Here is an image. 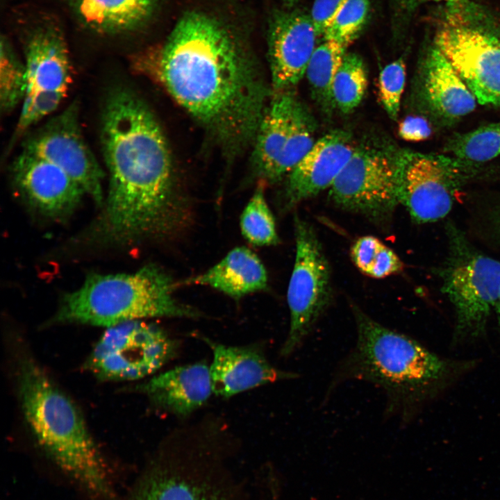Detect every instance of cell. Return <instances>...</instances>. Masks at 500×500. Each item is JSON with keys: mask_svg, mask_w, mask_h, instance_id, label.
Returning <instances> with one entry per match:
<instances>
[{"mask_svg": "<svg viewBox=\"0 0 500 500\" xmlns=\"http://www.w3.org/2000/svg\"><path fill=\"white\" fill-rule=\"evenodd\" d=\"M384 244L372 235L362 236L353 243L351 257L356 267L368 276Z\"/></svg>", "mask_w": 500, "mask_h": 500, "instance_id": "obj_33", "label": "cell"}, {"mask_svg": "<svg viewBox=\"0 0 500 500\" xmlns=\"http://www.w3.org/2000/svg\"><path fill=\"white\" fill-rule=\"evenodd\" d=\"M176 439V438H175ZM172 440L169 461L145 483L136 500H235L233 479L211 457L208 440Z\"/></svg>", "mask_w": 500, "mask_h": 500, "instance_id": "obj_9", "label": "cell"}, {"mask_svg": "<svg viewBox=\"0 0 500 500\" xmlns=\"http://www.w3.org/2000/svg\"><path fill=\"white\" fill-rule=\"evenodd\" d=\"M399 133L401 138L406 140L419 141L429 136L431 128L424 118L408 117L400 124Z\"/></svg>", "mask_w": 500, "mask_h": 500, "instance_id": "obj_36", "label": "cell"}, {"mask_svg": "<svg viewBox=\"0 0 500 500\" xmlns=\"http://www.w3.org/2000/svg\"><path fill=\"white\" fill-rule=\"evenodd\" d=\"M398 152L372 147H356L331 187L339 207L382 223L399 203Z\"/></svg>", "mask_w": 500, "mask_h": 500, "instance_id": "obj_11", "label": "cell"}, {"mask_svg": "<svg viewBox=\"0 0 500 500\" xmlns=\"http://www.w3.org/2000/svg\"><path fill=\"white\" fill-rule=\"evenodd\" d=\"M449 230L442 290L454 307L457 335L476 337L483 332L500 294V262L474 249L455 228Z\"/></svg>", "mask_w": 500, "mask_h": 500, "instance_id": "obj_7", "label": "cell"}, {"mask_svg": "<svg viewBox=\"0 0 500 500\" xmlns=\"http://www.w3.org/2000/svg\"><path fill=\"white\" fill-rule=\"evenodd\" d=\"M403 265L393 250L384 244L368 276L383 278L402 271Z\"/></svg>", "mask_w": 500, "mask_h": 500, "instance_id": "obj_35", "label": "cell"}, {"mask_svg": "<svg viewBox=\"0 0 500 500\" xmlns=\"http://www.w3.org/2000/svg\"><path fill=\"white\" fill-rule=\"evenodd\" d=\"M10 172L18 192L32 207L49 218L69 216L85 194L60 167L24 151L14 159Z\"/></svg>", "mask_w": 500, "mask_h": 500, "instance_id": "obj_15", "label": "cell"}, {"mask_svg": "<svg viewBox=\"0 0 500 500\" xmlns=\"http://www.w3.org/2000/svg\"><path fill=\"white\" fill-rule=\"evenodd\" d=\"M369 9V0H347L324 31L322 39L335 40L349 46L365 26Z\"/></svg>", "mask_w": 500, "mask_h": 500, "instance_id": "obj_31", "label": "cell"}, {"mask_svg": "<svg viewBox=\"0 0 500 500\" xmlns=\"http://www.w3.org/2000/svg\"><path fill=\"white\" fill-rule=\"evenodd\" d=\"M447 151L466 162H483L500 156V122L458 134L447 144Z\"/></svg>", "mask_w": 500, "mask_h": 500, "instance_id": "obj_26", "label": "cell"}, {"mask_svg": "<svg viewBox=\"0 0 500 500\" xmlns=\"http://www.w3.org/2000/svg\"><path fill=\"white\" fill-rule=\"evenodd\" d=\"M244 238L251 244H276L278 237L275 221L266 201L263 188L259 185L245 206L240 220Z\"/></svg>", "mask_w": 500, "mask_h": 500, "instance_id": "obj_28", "label": "cell"}, {"mask_svg": "<svg viewBox=\"0 0 500 500\" xmlns=\"http://www.w3.org/2000/svg\"><path fill=\"white\" fill-rule=\"evenodd\" d=\"M177 350L176 341L160 326L131 320L107 328L87 367L101 379L135 381L158 371Z\"/></svg>", "mask_w": 500, "mask_h": 500, "instance_id": "obj_10", "label": "cell"}, {"mask_svg": "<svg viewBox=\"0 0 500 500\" xmlns=\"http://www.w3.org/2000/svg\"><path fill=\"white\" fill-rule=\"evenodd\" d=\"M347 0H315L310 17L318 37L324 31Z\"/></svg>", "mask_w": 500, "mask_h": 500, "instance_id": "obj_34", "label": "cell"}, {"mask_svg": "<svg viewBox=\"0 0 500 500\" xmlns=\"http://www.w3.org/2000/svg\"><path fill=\"white\" fill-rule=\"evenodd\" d=\"M17 378L23 414L40 444L85 488L111 496L104 460L75 404L31 358L19 360Z\"/></svg>", "mask_w": 500, "mask_h": 500, "instance_id": "obj_4", "label": "cell"}, {"mask_svg": "<svg viewBox=\"0 0 500 500\" xmlns=\"http://www.w3.org/2000/svg\"><path fill=\"white\" fill-rule=\"evenodd\" d=\"M176 286L154 264L132 274H90L62 297L53 322L108 328L148 317H199L197 310L174 298Z\"/></svg>", "mask_w": 500, "mask_h": 500, "instance_id": "obj_5", "label": "cell"}, {"mask_svg": "<svg viewBox=\"0 0 500 500\" xmlns=\"http://www.w3.org/2000/svg\"><path fill=\"white\" fill-rule=\"evenodd\" d=\"M367 83V72L361 57L347 53L331 83L333 106L344 114L353 111L361 103Z\"/></svg>", "mask_w": 500, "mask_h": 500, "instance_id": "obj_25", "label": "cell"}, {"mask_svg": "<svg viewBox=\"0 0 500 500\" xmlns=\"http://www.w3.org/2000/svg\"><path fill=\"white\" fill-rule=\"evenodd\" d=\"M67 93L42 92L24 97L15 131L7 149L10 151L33 126L52 114L61 104Z\"/></svg>", "mask_w": 500, "mask_h": 500, "instance_id": "obj_30", "label": "cell"}, {"mask_svg": "<svg viewBox=\"0 0 500 500\" xmlns=\"http://www.w3.org/2000/svg\"><path fill=\"white\" fill-rule=\"evenodd\" d=\"M294 235L296 256L287 294L290 323L280 350L283 357L300 348L333 297L330 266L315 229L296 216Z\"/></svg>", "mask_w": 500, "mask_h": 500, "instance_id": "obj_8", "label": "cell"}, {"mask_svg": "<svg viewBox=\"0 0 500 500\" xmlns=\"http://www.w3.org/2000/svg\"><path fill=\"white\" fill-rule=\"evenodd\" d=\"M422 72V94L435 115L446 120H455L475 109V96L433 44L424 59Z\"/></svg>", "mask_w": 500, "mask_h": 500, "instance_id": "obj_20", "label": "cell"}, {"mask_svg": "<svg viewBox=\"0 0 500 500\" xmlns=\"http://www.w3.org/2000/svg\"><path fill=\"white\" fill-rule=\"evenodd\" d=\"M24 137L22 151L58 166L103 205L104 174L83 137L77 101Z\"/></svg>", "mask_w": 500, "mask_h": 500, "instance_id": "obj_12", "label": "cell"}, {"mask_svg": "<svg viewBox=\"0 0 500 500\" xmlns=\"http://www.w3.org/2000/svg\"><path fill=\"white\" fill-rule=\"evenodd\" d=\"M494 310H495V312L497 314L498 324H499V326L500 328V294H499V296L496 302Z\"/></svg>", "mask_w": 500, "mask_h": 500, "instance_id": "obj_38", "label": "cell"}, {"mask_svg": "<svg viewBox=\"0 0 500 500\" xmlns=\"http://www.w3.org/2000/svg\"><path fill=\"white\" fill-rule=\"evenodd\" d=\"M353 347L339 362L325 394L341 383L362 381L383 391L384 415L406 422L444 383L449 362L406 335L378 323L356 305Z\"/></svg>", "mask_w": 500, "mask_h": 500, "instance_id": "obj_3", "label": "cell"}, {"mask_svg": "<svg viewBox=\"0 0 500 500\" xmlns=\"http://www.w3.org/2000/svg\"><path fill=\"white\" fill-rule=\"evenodd\" d=\"M26 89L24 62L15 54L6 40L1 42L0 106L2 113H9L22 102Z\"/></svg>", "mask_w": 500, "mask_h": 500, "instance_id": "obj_29", "label": "cell"}, {"mask_svg": "<svg viewBox=\"0 0 500 500\" xmlns=\"http://www.w3.org/2000/svg\"><path fill=\"white\" fill-rule=\"evenodd\" d=\"M350 135L333 131L317 140L311 149L288 174L285 186V206L317 195L331 188L353 153Z\"/></svg>", "mask_w": 500, "mask_h": 500, "instance_id": "obj_17", "label": "cell"}, {"mask_svg": "<svg viewBox=\"0 0 500 500\" xmlns=\"http://www.w3.org/2000/svg\"><path fill=\"white\" fill-rule=\"evenodd\" d=\"M397 11L407 14L413 12L418 6L429 1H445L451 6L458 5L466 0H392Z\"/></svg>", "mask_w": 500, "mask_h": 500, "instance_id": "obj_37", "label": "cell"}, {"mask_svg": "<svg viewBox=\"0 0 500 500\" xmlns=\"http://www.w3.org/2000/svg\"><path fill=\"white\" fill-rule=\"evenodd\" d=\"M315 122L306 106L297 99L292 112L290 136L278 169V180L288 174L315 143Z\"/></svg>", "mask_w": 500, "mask_h": 500, "instance_id": "obj_27", "label": "cell"}, {"mask_svg": "<svg viewBox=\"0 0 500 500\" xmlns=\"http://www.w3.org/2000/svg\"><path fill=\"white\" fill-rule=\"evenodd\" d=\"M138 389L156 408L178 417L190 415L213 393L210 367L205 362L171 369L153 376Z\"/></svg>", "mask_w": 500, "mask_h": 500, "instance_id": "obj_18", "label": "cell"}, {"mask_svg": "<svg viewBox=\"0 0 500 500\" xmlns=\"http://www.w3.org/2000/svg\"><path fill=\"white\" fill-rule=\"evenodd\" d=\"M132 67L160 83L228 151L253 142L269 90L244 46L215 18L185 14Z\"/></svg>", "mask_w": 500, "mask_h": 500, "instance_id": "obj_1", "label": "cell"}, {"mask_svg": "<svg viewBox=\"0 0 500 500\" xmlns=\"http://www.w3.org/2000/svg\"><path fill=\"white\" fill-rule=\"evenodd\" d=\"M399 203L417 222H435L451 210L463 180L462 165L441 155L398 151Z\"/></svg>", "mask_w": 500, "mask_h": 500, "instance_id": "obj_13", "label": "cell"}, {"mask_svg": "<svg viewBox=\"0 0 500 500\" xmlns=\"http://www.w3.org/2000/svg\"><path fill=\"white\" fill-rule=\"evenodd\" d=\"M213 353L210 367L213 393L228 399L252 388L299 374L273 366L256 346H226L204 338Z\"/></svg>", "mask_w": 500, "mask_h": 500, "instance_id": "obj_16", "label": "cell"}, {"mask_svg": "<svg viewBox=\"0 0 500 500\" xmlns=\"http://www.w3.org/2000/svg\"><path fill=\"white\" fill-rule=\"evenodd\" d=\"M267 283L263 264L244 247L234 248L206 272L185 281L210 287L235 299L265 290Z\"/></svg>", "mask_w": 500, "mask_h": 500, "instance_id": "obj_22", "label": "cell"}, {"mask_svg": "<svg viewBox=\"0 0 500 500\" xmlns=\"http://www.w3.org/2000/svg\"><path fill=\"white\" fill-rule=\"evenodd\" d=\"M100 136L109 187L90 236L126 244L181 231L190 211L176 188L167 141L149 106L127 85L106 95Z\"/></svg>", "mask_w": 500, "mask_h": 500, "instance_id": "obj_2", "label": "cell"}, {"mask_svg": "<svg viewBox=\"0 0 500 500\" xmlns=\"http://www.w3.org/2000/svg\"><path fill=\"white\" fill-rule=\"evenodd\" d=\"M317 35L311 17L300 10L278 11L268 32V60L273 91L292 90L304 76Z\"/></svg>", "mask_w": 500, "mask_h": 500, "instance_id": "obj_14", "label": "cell"}, {"mask_svg": "<svg viewBox=\"0 0 500 500\" xmlns=\"http://www.w3.org/2000/svg\"><path fill=\"white\" fill-rule=\"evenodd\" d=\"M497 228L498 233L500 236V215L498 216V218H497Z\"/></svg>", "mask_w": 500, "mask_h": 500, "instance_id": "obj_40", "label": "cell"}, {"mask_svg": "<svg viewBox=\"0 0 500 500\" xmlns=\"http://www.w3.org/2000/svg\"><path fill=\"white\" fill-rule=\"evenodd\" d=\"M348 45L331 39H322L310 59L306 74L312 92L324 108L333 106L331 87L333 76L346 55Z\"/></svg>", "mask_w": 500, "mask_h": 500, "instance_id": "obj_24", "label": "cell"}, {"mask_svg": "<svg viewBox=\"0 0 500 500\" xmlns=\"http://www.w3.org/2000/svg\"><path fill=\"white\" fill-rule=\"evenodd\" d=\"M24 50V97L42 92L67 94L72 82V67L61 33L54 28H40L30 35Z\"/></svg>", "mask_w": 500, "mask_h": 500, "instance_id": "obj_19", "label": "cell"}, {"mask_svg": "<svg viewBox=\"0 0 500 500\" xmlns=\"http://www.w3.org/2000/svg\"><path fill=\"white\" fill-rule=\"evenodd\" d=\"M406 74L405 62L400 58L387 65L379 75V99L388 115L394 120L398 117Z\"/></svg>", "mask_w": 500, "mask_h": 500, "instance_id": "obj_32", "label": "cell"}, {"mask_svg": "<svg viewBox=\"0 0 500 500\" xmlns=\"http://www.w3.org/2000/svg\"><path fill=\"white\" fill-rule=\"evenodd\" d=\"M297 1L298 0H284L286 6L288 8L292 7Z\"/></svg>", "mask_w": 500, "mask_h": 500, "instance_id": "obj_39", "label": "cell"}, {"mask_svg": "<svg viewBox=\"0 0 500 500\" xmlns=\"http://www.w3.org/2000/svg\"><path fill=\"white\" fill-rule=\"evenodd\" d=\"M482 105L500 106V22L465 1L452 6L433 40Z\"/></svg>", "mask_w": 500, "mask_h": 500, "instance_id": "obj_6", "label": "cell"}, {"mask_svg": "<svg viewBox=\"0 0 500 500\" xmlns=\"http://www.w3.org/2000/svg\"><path fill=\"white\" fill-rule=\"evenodd\" d=\"M156 0H72L79 20L94 32L123 33L134 30L151 13Z\"/></svg>", "mask_w": 500, "mask_h": 500, "instance_id": "obj_23", "label": "cell"}, {"mask_svg": "<svg viewBox=\"0 0 500 500\" xmlns=\"http://www.w3.org/2000/svg\"><path fill=\"white\" fill-rule=\"evenodd\" d=\"M297 99L292 90L274 91L265 109L253 140V152L256 173L263 180L278 181V165L290 136Z\"/></svg>", "mask_w": 500, "mask_h": 500, "instance_id": "obj_21", "label": "cell"}]
</instances>
